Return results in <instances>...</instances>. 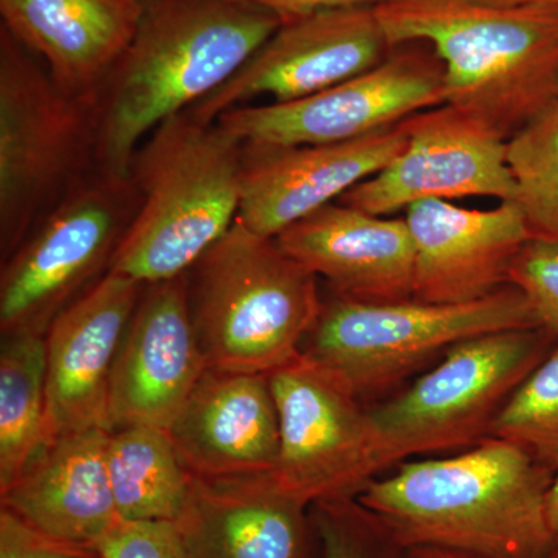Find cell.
Masks as SVG:
<instances>
[{
    "label": "cell",
    "instance_id": "7c38bea8",
    "mask_svg": "<svg viewBox=\"0 0 558 558\" xmlns=\"http://www.w3.org/2000/svg\"><path fill=\"white\" fill-rule=\"evenodd\" d=\"M392 50L376 7L317 11L282 21L226 84L186 110L202 123L260 97L303 100L379 65Z\"/></svg>",
    "mask_w": 558,
    "mask_h": 558
},
{
    "label": "cell",
    "instance_id": "8992f818",
    "mask_svg": "<svg viewBox=\"0 0 558 558\" xmlns=\"http://www.w3.org/2000/svg\"><path fill=\"white\" fill-rule=\"evenodd\" d=\"M532 328L543 326L513 284L461 304L362 301L330 292L301 355L366 403L461 341Z\"/></svg>",
    "mask_w": 558,
    "mask_h": 558
},
{
    "label": "cell",
    "instance_id": "4dcf8cb0",
    "mask_svg": "<svg viewBox=\"0 0 558 558\" xmlns=\"http://www.w3.org/2000/svg\"><path fill=\"white\" fill-rule=\"evenodd\" d=\"M248 2L271 11L282 21H288L317 13V11L377 7L388 0H248Z\"/></svg>",
    "mask_w": 558,
    "mask_h": 558
},
{
    "label": "cell",
    "instance_id": "2e32d148",
    "mask_svg": "<svg viewBox=\"0 0 558 558\" xmlns=\"http://www.w3.org/2000/svg\"><path fill=\"white\" fill-rule=\"evenodd\" d=\"M145 284L108 271L46 333L47 439L109 432L113 363Z\"/></svg>",
    "mask_w": 558,
    "mask_h": 558
},
{
    "label": "cell",
    "instance_id": "52a82bcc",
    "mask_svg": "<svg viewBox=\"0 0 558 558\" xmlns=\"http://www.w3.org/2000/svg\"><path fill=\"white\" fill-rule=\"evenodd\" d=\"M97 167L94 98L61 89L0 27V258Z\"/></svg>",
    "mask_w": 558,
    "mask_h": 558
},
{
    "label": "cell",
    "instance_id": "836d02e7",
    "mask_svg": "<svg viewBox=\"0 0 558 558\" xmlns=\"http://www.w3.org/2000/svg\"><path fill=\"white\" fill-rule=\"evenodd\" d=\"M549 520L554 537H556V542H558V464L556 470H554L553 486H550Z\"/></svg>",
    "mask_w": 558,
    "mask_h": 558
},
{
    "label": "cell",
    "instance_id": "3957f363",
    "mask_svg": "<svg viewBox=\"0 0 558 558\" xmlns=\"http://www.w3.org/2000/svg\"><path fill=\"white\" fill-rule=\"evenodd\" d=\"M392 47L425 43L446 75V105L510 138L558 97V11L483 0H388L376 7Z\"/></svg>",
    "mask_w": 558,
    "mask_h": 558
},
{
    "label": "cell",
    "instance_id": "e0dca14e",
    "mask_svg": "<svg viewBox=\"0 0 558 558\" xmlns=\"http://www.w3.org/2000/svg\"><path fill=\"white\" fill-rule=\"evenodd\" d=\"M405 220L414 247L413 299L425 303H470L506 288L513 259L532 240L515 201L492 209L422 201L405 209Z\"/></svg>",
    "mask_w": 558,
    "mask_h": 558
},
{
    "label": "cell",
    "instance_id": "1f68e13d",
    "mask_svg": "<svg viewBox=\"0 0 558 558\" xmlns=\"http://www.w3.org/2000/svg\"><path fill=\"white\" fill-rule=\"evenodd\" d=\"M402 558H476L470 554L461 553L449 548H440V546H411L403 550Z\"/></svg>",
    "mask_w": 558,
    "mask_h": 558
},
{
    "label": "cell",
    "instance_id": "ac0fdd59",
    "mask_svg": "<svg viewBox=\"0 0 558 558\" xmlns=\"http://www.w3.org/2000/svg\"><path fill=\"white\" fill-rule=\"evenodd\" d=\"M175 524L190 558H322L311 506L274 472L222 480L190 476Z\"/></svg>",
    "mask_w": 558,
    "mask_h": 558
},
{
    "label": "cell",
    "instance_id": "83f0119b",
    "mask_svg": "<svg viewBox=\"0 0 558 558\" xmlns=\"http://www.w3.org/2000/svg\"><path fill=\"white\" fill-rule=\"evenodd\" d=\"M509 282L526 296L539 325L558 337V241H529L510 266Z\"/></svg>",
    "mask_w": 558,
    "mask_h": 558
},
{
    "label": "cell",
    "instance_id": "5bb4252c",
    "mask_svg": "<svg viewBox=\"0 0 558 558\" xmlns=\"http://www.w3.org/2000/svg\"><path fill=\"white\" fill-rule=\"evenodd\" d=\"M191 322L185 275L145 284L109 388V432L132 425L168 429L207 371Z\"/></svg>",
    "mask_w": 558,
    "mask_h": 558
},
{
    "label": "cell",
    "instance_id": "d6986e66",
    "mask_svg": "<svg viewBox=\"0 0 558 558\" xmlns=\"http://www.w3.org/2000/svg\"><path fill=\"white\" fill-rule=\"evenodd\" d=\"M167 432L194 478L274 472L279 421L269 376L207 368Z\"/></svg>",
    "mask_w": 558,
    "mask_h": 558
},
{
    "label": "cell",
    "instance_id": "ba28073f",
    "mask_svg": "<svg viewBox=\"0 0 558 558\" xmlns=\"http://www.w3.org/2000/svg\"><path fill=\"white\" fill-rule=\"evenodd\" d=\"M557 340L549 329L532 328L461 341L410 388L369 407L381 472L488 438L499 411Z\"/></svg>",
    "mask_w": 558,
    "mask_h": 558
},
{
    "label": "cell",
    "instance_id": "4316f807",
    "mask_svg": "<svg viewBox=\"0 0 558 558\" xmlns=\"http://www.w3.org/2000/svg\"><path fill=\"white\" fill-rule=\"evenodd\" d=\"M322 558H402V545L355 498L311 506Z\"/></svg>",
    "mask_w": 558,
    "mask_h": 558
},
{
    "label": "cell",
    "instance_id": "6da1fadb",
    "mask_svg": "<svg viewBox=\"0 0 558 558\" xmlns=\"http://www.w3.org/2000/svg\"><path fill=\"white\" fill-rule=\"evenodd\" d=\"M281 24L248 0H142L137 31L94 97L97 167L131 175L150 132L219 89Z\"/></svg>",
    "mask_w": 558,
    "mask_h": 558
},
{
    "label": "cell",
    "instance_id": "277c9868",
    "mask_svg": "<svg viewBox=\"0 0 558 558\" xmlns=\"http://www.w3.org/2000/svg\"><path fill=\"white\" fill-rule=\"evenodd\" d=\"M131 178L140 207L109 271L142 284L182 277L236 222L242 143L180 112L138 146Z\"/></svg>",
    "mask_w": 558,
    "mask_h": 558
},
{
    "label": "cell",
    "instance_id": "d4e9b609",
    "mask_svg": "<svg viewBox=\"0 0 558 558\" xmlns=\"http://www.w3.org/2000/svg\"><path fill=\"white\" fill-rule=\"evenodd\" d=\"M506 159L532 240L558 241V97L508 140Z\"/></svg>",
    "mask_w": 558,
    "mask_h": 558
},
{
    "label": "cell",
    "instance_id": "30bf717a",
    "mask_svg": "<svg viewBox=\"0 0 558 558\" xmlns=\"http://www.w3.org/2000/svg\"><path fill=\"white\" fill-rule=\"evenodd\" d=\"M446 105L442 61L425 43L392 47L376 68L303 100L248 105L216 123L242 145H325L365 137Z\"/></svg>",
    "mask_w": 558,
    "mask_h": 558
},
{
    "label": "cell",
    "instance_id": "f546056e",
    "mask_svg": "<svg viewBox=\"0 0 558 558\" xmlns=\"http://www.w3.org/2000/svg\"><path fill=\"white\" fill-rule=\"evenodd\" d=\"M0 558H100V554L94 546L46 534L0 508Z\"/></svg>",
    "mask_w": 558,
    "mask_h": 558
},
{
    "label": "cell",
    "instance_id": "7a4b0ae2",
    "mask_svg": "<svg viewBox=\"0 0 558 558\" xmlns=\"http://www.w3.org/2000/svg\"><path fill=\"white\" fill-rule=\"evenodd\" d=\"M554 470L510 440L488 438L449 458L399 462L357 501L403 548L440 546L476 558H546Z\"/></svg>",
    "mask_w": 558,
    "mask_h": 558
},
{
    "label": "cell",
    "instance_id": "7402d4cb",
    "mask_svg": "<svg viewBox=\"0 0 558 558\" xmlns=\"http://www.w3.org/2000/svg\"><path fill=\"white\" fill-rule=\"evenodd\" d=\"M108 438V429L90 428L47 439L0 492V505L46 534L94 546L120 520L106 465Z\"/></svg>",
    "mask_w": 558,
    "mask_h": 558
},
{
    "label": "cell",
    "instance_id": "ffe728a7",
    "mask_svg": "<svg viewBox=\"0 0 558 558\" xmlns=\"http://www.w3.org/2000/svg\"><path fill=\"white\" fill-rule=\"evenodd\" d=\"M275 240L337 295L362 301L413 299L414 247L405 218L371 215L332 202Z\"/></svg>",
    "mask_w": 558,
    "mask_h": 558
},
{
    "label": "cell",
    "instance_id": "9a60e30c",
    "mask_svg": "<svg viewBox=\"0 0 558 558\" xmlns=\"http://www.w3.org/2000/svg\"><path fill=\"white\" fill-rule=\"evenodd\" d=\"M402 124L325 145H242L238 220L253 233L277 238L293 223L388 167L405 149Z\"/></svg>",
    "mask_w": 558,
    "mask_h": 558
},
{
    "label": "cell",
    "instance_id": "e575fe53",
    "mask_svg": "<svg viewBox=\"0 0 558 558\" xmlns=\"http://www.w3.org/2000/svg\"><path fill=\"white\" fill-rule=\"evenodd\" d=\"M546 558H558V542H556V545H554V548L550 549V553Z\"/></svg>",
    "mask_w": 558,
    "mask_h": 558
},
{
    "label": "cell",
    "instance_id": "44dd1931",
    "mask_svg": "<svg viewBox=\"0 0 558 558\" xmlns=\"http://www.w3.org/2000/svg\"><path fill=\"white\" fill-rule=\"evenodd\" d=\"M7 32L78 98H94L142 16V0H0Z\"/></svg>",
    "mask_w": 558,
    "mask_h": 558
},
{
    "label": "cell",
    "instance_id": "603a6c76",
    "mask_svg": "<svg viewBox=\"0 0 558 558\" xmlns=\"http://www.w3.org/2000/svg\"><path fill=\"white\" fill-rule=\"evenodd\" d=\"M106 465L121 520L178 521L190 475L167 429L148 425L112 429Z\"/></svg>",
    "mask_w": 558,
    "mask_h": 558
},
{
    "label": "cell",
    "instance_id": "cb8c5ba5",
    "mask_svg": "<svg viewBox=\"0 0 558 558\" xmlns=\"http://www.w3.org/2000/svg\"><path fill=\"white\" fill-rule=\"evenodd\" d=\"M46 440V336H2L0 492L13 484Z\"/></svg>",
    "mask_w": 558,
    "mask_h": 558
},
{
    "label": "cell",
    "instance_id": "f1b7e54d",
    "mask_svg": "<svg viewBox=\"0 0 558 558\" xmlns=\"http://www.w3.org/2000/svg\"><path fill=\"white\" fill-rule=\"evenodd\" d=\"M94 548L100 558H190L175 521L119 520Z\"/></svg>",
    "mask_w": 558,
    "mask_h": 558
},
{
    "label": "cell",
    "instance_id": "484cf974",
    "mask_svg": "<svg viewBox=\"0 0 558 558\" xmlns=\"http://www.w3.org/2000/svg\"><path fill=\"white\" fill-rule=\"evenodd\" d=\"M490 436L519 444L538 461L558 464V340L499 411Z\"/></svg>",
    "mask_w": 558,
    "mask_h": 558
},
{
    "label": "cell",
    "instance_id": "9c48e42d",
    "mask_svg": "<svg viewBox=\"0 0 558 558\" xmlns=\"http://www.w3.org/2000/svg\"><path fill=\"white\" fill-rule=\"evenodd\" d=\"M140 207L131 175L95 167L2 263V336H46L51 323L100 281Z\"/></svg>",
    "mask_w": 558,
    "mask_h": 558
},
{
    "label": "cell",
    "instance_id": "8fae6325",
    "mask_svg": "<svg viewBox=\"0 0 558 558\" xmlns=\"http://www.w3.org/2000/svg\"><path fill=\"white\" fill-rule=\"evenodd\" d=\"M267 376L278 411L279 483L310 506L357 498L381 472L369 407L301 354Z\"/></svg>",
    "mask_w": 558,
    "mask_h": 558
},
{
    "label": "cell",
    "instance_id": "4fadbf2b",
    "mask_svg": "<svg viewBox=\"0 0 558 558\" xmlns=\"http://www.w3.org/2000/svg\"><path fill=\"white\" fill-rule=\"evenodd\" d=\"M407 146L388 167L349 190L340 204L389 216L417 202L495 197L515 201L508 138L486 121L442 105L403 120Z\"/></svg>",
    "mask_w": 558,
    "mask_h": 558
},
{
    "label": "cell",
    "instance_id": "5b68a950",
    "mask_svg": "<svg viewBox=\"0 0 558 558\" xmlns=\"http://www.w3.org/2000/svg\"><path fill=\"white\" fill-rule=\"evenodd\" d=\"M208 368L270 374L301 354L322 310L318 278L275 238L233 227L185 274Z\"/></svg>",
    "mask_w": 558,
    "mask_h": 558
},
{
    "label": "cell",
    "instance_id": "d6a6232c",
    "mask_svg": "<svg viewBox=\"0 0 558 558\" xmlns=\"http://www.w3.org/2000/svg\"><path fill=\"white\" fill-rule=\"evenodd\" d=\"M492 5L513 7V9H538L558 11V0H483Z\"/></svg>",
    "mask_w": 558,
    "mask_h": 558
}]
</instances>
